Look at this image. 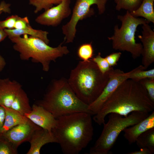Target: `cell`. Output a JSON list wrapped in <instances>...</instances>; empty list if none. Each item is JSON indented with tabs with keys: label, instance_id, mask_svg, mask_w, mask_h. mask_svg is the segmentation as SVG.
Here are the masks:
<instances>
[{
	"label": "cell",
	"instance_id": "obj_2",
	"mask_svg": "<svg viewBox=\"0 0 154 154\" xmlns=\"http://www.w3.org/2000/svg\"><path fill=\"white\" fill-rule=\"evenodd\" d=\"M92 115L85 112L62 116L56 118L52 132L65 154H78L92 139Z\"/></svg>",
	"mask_w": 154,
	"mask_h": 154
},
{
	"label": "cell",
	"instance_id": "obj_28",
	"mask_svg": "<svg viewBox=\"0 0 154 154\" xmlns=\"http://www.w3.org/2000/svg\"><path fill=\"white\" fill-rule=\"evenodd\" d=\"M139 82L146 89L150 99L154 102V79L147 78Z\"/></svg>",
	"mask_w": 154,
	"mask_h": 154
},
{
	"label": "cell",
	"instance_id": "obj_32",
	"mask_svg": "<svg viewBox=\"0 0 154 154\" xmlns=\"http://www.w3.org/2000/svg\"><path fill=\"white\" fill-rule=\"evenodd\" d=\"M10 4L6 3L4 1H1L0 3V15L3 13H10Z\"/></svg>",
	"mask_w": 154,
	"mask_h": 154
},
{
	"label": "cell",
	"instance_id": "obj_29",
	"mask_svg": "<svg viewBox=\"0 0 154 154\" xmlns=\"http://www.w3.org/2000/svg\"><path fill=\"white\" fill-rule=\"evenodd\" d=\"M19 16L12 15L3 21H0V28L3 29H14L15 23Z\"/></svg>",
	"mask_w": 154,
	"mask_h": 154
},
{
	"label": "cell",
	"instance_id": "obj_4",
	"mask_svg": "<svg viewBox=\"0 0 154 154\" xmlns=\"http://www.w3.org/2000/svg\"><path fill=\"white\" fill-rule=\"evenodd\" d=\"M36 104L49 112L56 118L80 112L91 114L89 105L78 97L67 80L64 78L52 80L42 99Z\"/></svg>",
	"mask_w": 154,
	"mask_h": 154
},
{
	"label": "cell",
	"instance_id": "obj_21",
	"mask_svg": "<svg viewBox=\"0 0 154 154\" xmlns=\"http://www.w3.org/2000/svg\"><path fill=\"white\" fill-rule=\"evenodd\" d=\"M135 142L140 148L149 149L152 154L154 153V128L142 133L137 138Z\"/></svg>",
	"mask_w": 154,
	"mask_h": 154
},
{
	"label": "cell",
	"instance_id": "obj_15",
	"mask_svg": "<svg viewBox=\"0 0 154 154\" xmlns=\"http://www.w3.org/2000/svg\"><path fill=\"white\" fill-rule=\"evenodd\" d=\"M30 147L27 154H39L42 147L49 143H57L52 132L41 127L33 133L29 141Z\"/></svg>",
	"mask_w": 154,
	"mask_h": 154
},
{
	"label": "cell",
	"instance_id": "obj_14",
	"mask_svg": "<svg viewBox=\"0 0 154 154\" xmlns=\"http://www.w3.org/2000/svg\"><path fill=\"white\" fill-rule=\"evenodd\" d=\"M22 88L21 85L15 80L9 78L0 79V105L10 108Z\"/></svg>",
	"mask_w": 154,
	"mask_h": 154
},
{
	"label": "cell",
	"instance_id": "obj_19",
	"mask_svg": "<svg viewBox=\"0 0 154 154\" xmlns=\"http://www.w3.org/2000/svg\"><path fill=\"white\" fill-rule=\"evenodd\" d=\"M154 0H142L138 8L130 13L134 17H142L149 23H154Z\"/></svg>",
	"mask_w": 154,
	"mask_h": 154
},
{
	"label": "cell",
	"instance_id": "obj_5",
	"mask_svg": "<svg viewBox=\"0 0 154 154\" xmlns=\"http://www.w3.org/2000/svg\"><path fill=\"white\" fill-rule=\"evenodd\" d=\"M23 35L9 38L13 43L14 49L19 53L21 60L31 59L33 62L41 64L45 72L49 71L52 61H55L58 58L69 52L66 46H62L63 42L53 47L39 38L27 35Z\"/></svg>",
	"mask_w": 154,
	"mask_h": 154
},
{
	"label": "cell",
	"instance_id": "obj_8",
	"mask_svg": "<svg viewBox=\"0 0 154 154\" xmlns=\"http://www.w3.org/2000/svg\"><path fill=\"white\" fill-rule=\"evenodd\" d=\"M108 0H76L74 7L71 18L66 24L63 26L62 30L66 43L73 42L76 31V26L78 21L93 15L92 5L95 4L100 14L104 13Z\"/></svg>",
	"mask_w": 154,
	"mask_h": 154
},
{
	"label": "cell",
	"instance_id": "obj_26",
	"mask_svg": "<svg viewBox=\"0 0 154 154\" xmlns=\"http://www.w3.org/2000/svg\"><path fill=\"white\" fill-rule=\"evenodd\" d=\"M94 50L92 43H85L80 45L77 52L79 58L82 61H88L91 59L93 56Z\"/></svg>",
	"mask_w": 154,
	"mask_h": 154
},
{
	"label": "cell",
	"instance_id": "obj_1",
	"mask_svg": "<svg viewBox=\"0 0 154 154\" xmlns=\"http://www.w3.org/2000/svg\"><path fill=\"white\" fill-rule=\"evenodd\" d=\"M154 102L139 82L129 79L123 82L112 94L93 117L100 125L106 116L115 113L126 117L133 112L149 114L153 111Z\"/></svg>",
	"mask_w": 154,
	"mask_h": 154
},
{
	"label": "cell",
	"instance_id": "obj_27",
	"mask_svg": "<svg viewBox=\"0 0 154 154\" xmlns=\"http://www.w3.org/2000/svg\"><path fill=\"white\" fill-rule=\"evenodd\" d=\"M91 60L96 64L100 71L103 74L109 71L112 68L105 58L101 56L100 52H99L96 57L92 58Z\"/></svg>",
	"mask_w": 154,
	"mask_h": 154
},
{
	"label": "cell",
	"instance_id": "obj_22",
	"mask_svg": "<svg viewBox=\"0 0 154 154\" xmlns=\"http://www.w3.org/2000/svg\"><path fill=\"white\" fill-rule=\"evenodd\" d=\"M143 65H140L134 68V70L129 77L130 79L139 82L147 78L154 79V69L145 70Z\"/></svg>",
	"mask_w": 154,
	"mask_h": 154
},
{
	"label": "cell",
	"instance_id": "obj_11",
	"mask_svg": "<svg viewBox=\"0 0 154 154\" xmlns=\"http://www.w3.org/2000/svg\"><path fill=\"white\" fill-rule=\"evenodd\" d=\"M142 28L138 37L142 43V63L145 70L154 62V31L149 23L142 25Z\"/></svg>",
	"mask_w": 154,
	"mask_h": 154
},
{
	"label": "cell",
	"instance_id": "obj_30",
	"mask_svg": "<svg viewBox=\"0 0 154 154\" xmlns=\"http://www.w3.org/2000/svg\"><path fill=\"white\" fill-rule=\"evenodd\" d=\"M121 53L120 52L113 53L107 56L105 58L111 67L117 65Z\"/></svg>",
	"mask_w": 154,
	"mask_h": 154
},
{
	"label": "cell",
	"instance_id": "obj_16",
	"mask_svg": "<svg viewBox=\"0 0 154 154\" xmlns=\"http://www.w3.org/2000/svg\"><path fill=\"white\" fill-rule=\"evenodd\" d=\"M154 128V112L153 111L146 118L123 131L124 137L129 144L135 143L138 136L142 133Z\"/></svg>",
	"mask_w": 154,
	"mask_h": 154
},
{
	"label": "cell",
	"instance_id": "obj_17",
	"mask_svg": "<svg viewBox=\"0 0 154 154\" xmlns=\"http://www.w3.org/2000/svg\"><path fill=\"white\" fill-rule=\"evenodd\" d=\"M3 106L5 110V118L2 133H3L12 127L25 123L29 119L17 111L10 108Z\"/></svg>",
	"mask_w": 154,
	"mask_h": 154
},
{
	"label": "cell",
	"instance_id": "obj_24",
	"mask_svg": "<svg viewBox=\"0 0 154 154\" xmlns=\"http://www.w3.org/2000/svg\"><path fill=\"white\" fill-rule=\"evenodd\" d=\"M62 0H29L30 5L35 8L34 13H37L44 9L45 11L57 5L62 1Z\"/></svg>",
	"mask_w": 154,
	"mask_h": 154
},
{
	"label": "cell",
	"instance_id": "obj_13",
	"mask_svg": "<svg viewBox=\"0 0 154 154\" xmlns=\"http://www.w3.org/2000/svg\"><path fill=\"white\" fill-rule=\"evenodd\" d=\"M24 116L37 125L50 132L56 124V119L53 116L36 104L33 105L31 112Z\"/></svg>",
	"mask_w": 154,
	"mask_h": 154
},
{
	"label": "cell",
	"instance_id": "obj_34",
	"mask_svg": "<svg viewBox=\"0 0 154 154\" xmlns=\"http://www.w3.org/2000/svg\"><path fill=\"white\" fill-rule=\"evenodd\" d=\"M127 154H152L151 151L147 148H140V150L138 151L130 152L127 153Z\"/></svg>",
	"mask_w": 154,
	"mask_h": 154
},
{
	"label": "cell",
	"instance_id": "obj_23",
	"mask_svg": "<svg viewBox=\"0 0 154 154\" xmlns=\"http://www.w3.org/2000/svg\"><path fill=\"white\" fill-rule=\"evenodd\" d=\"M116 9L118 11L124 9L131 12L136 9L141 5L142 0H114Z\"/></svg>",
	"mask_w": 154,
	"mask_h": 154
},
{
	"label": "cell",
	"instance_id": "obj_25",
	"mask_svg": "<svg viewBox=\"0 0 154 154\" xmlns=\"http://www.w3.org/2000/svg\"><path fill=\"white\" fill-rule=\"evenodd\" d=\"M17 149L3 133H0V154H17Z\"/></svg>",
	"mask_w": 154,
	"mask_h": 154
},
{
	"label": "cell",
	"instance_id": "obj_3",
	"mask_svg": "<svg viewBox=\"0 0 154 154\" xmlns=\"http://www.w3.org/2000/svg\"><path fill=\"white\" fill-rule=\"evenodd\" d=\"M110 70L103 74L91 59L80 61L71 71L68 82L78 97L89 105L102 92L109 80Z\"/></svg>",
	"mask_w": 154,
	"mask_h": 154
},
{
	"label": "cell",
	"instance_id": "obj_35",
	"mask_svg": "<svg viewBox=\"0 0 154 154\" xmlns=\"http://www.w3.org/2000/svg\"><path fill=\"white\" fill-rule=\"evenodd\" d=\"M6 64L4 58L0 55V72L3 70L6 66Z\"/></svg>",
	"mask_w": 154,
	"mask_h": 154
},
{
	"label": "cell",
	"instance_id": "obj_6",
	"mask_svg": "<svg viewBox=\"0 0 154 154\" xmlns=\"http://www.w3.org/2000/svg\"><path fill=\"white\" fill-rule=\"evenodd\" d=\"M109 114L108 121L103 124L102 133L90 148V154H108L122 131L143 120L149 115L145 112L137 111L124 117L115 113Z\"/></svg>",
	"mask_w": 154,
	"mask_h": 154
},
{
	"label": "cell",
	"instance_id": "obj_7",
	"mask_svg": "<svg viewBox=\"0 0 154 154\" xmlns=\"http://www.w3.org/2000/svg\"><path fill=\"white\" fill-rule=\"evenodd\" d=\"M117 18L121 25L119 28L117 25L115 26L113 35L108 38L112 41L114 49L128 52L133 59H136L141 56L142 50V44L136 42L135 40L137 27L149 23L143 18L133 16L128 11L123 15H118Z\"/></svg>",
	"mask_w": 154,
	"mask_h": 154
},
{
	"label": "cell",
	"instance_id": "obj_9",
	"mask_svg": "<svg viewBox=\"0 0 154 154\" xmlns=\"http://www.w3.org/2000/svg\"><path fill=\"white\" fill-rule=\"evenodd\" d=\"M134 69L127 72L112 67L110 72L109 80L102 92L98 97L89 105L88 109L92 115L98 113L102 106L117 88L124 81L129 79Z\"/></svg>",
	"mask_w": 154,
	"mask_h": 154
},
{
	"label": "cell",
	"instance_id": "obj_10",
	"mask_svg": "<svg viewBox=\"0 0 154 154\" xmlns=\"http://www.w3.org/2000/svg\"><path fill=\"white\" fill-rule=\"evenodd\" d=\"M70 3V0H62L59 4L45 11L37 16L35 21L42 25L57 26L71 14Z\"/></svg>",
	"mask_w": 154,
	"mask_h": 154
},
{
	"label": "cell",
	"instance_id": "obj_36",
	"mask_svg": "<svg viewBox=\"0 0 154 154\" xmlns=\"http://www.w3.org/2000/svg\"><path fill=\"white\" fill-rule=\"evenodd\" d=\"M7 36L4 29L0 28V42L3 40Z\"/></svg>",
	"mask_w": 154,
	"mask_h": 154
},
{
	"label": "cell",
	"instance_id": "obj_31",
	"mask_svg": "<svg viewBox=\"0 0 154 154\" xmlns=\"http://www.w3.org/2000/svg\"><path fill=\"white\" fill-rule=\"evenodd\" d=\"M30 25L27 17H21L19 16L15 23L14 29H24Z\"/></svg>",
	"mask_w": 154,
	"mask_h": 154
},
{
	"label": "cell",
	"instance_id": "obj_12",
	"mask_svg": "<svg viewBox=\"0 0 154 154\" xmlns=\"http://www.w3.org/2000/svg\"><path fill=\"white\" fill-rule=\"evenodd\" d=\"M40 127L29 119L26 122L15 126L3 133L18 148L23 143L29 142L34 131Z\"/></svg>",
	"mask_w": 154,
	"mask_h": 154
},
{
	"label": "cell",
	"instance_id": "obj_18",
	"mask_svg": "<svg viewBox=\"0 0 154 154\" xmlns=\"http://www.w3.org/2000/svg\"><path fill=\"white\" fill-rule=\"evenodd\" d=\"M9 38L21 36L24 35L39 38L48 44L49 40L48 38V33L46 31L37 30L33 29L30 25L23 29H4Z\"/></svg>",
	"mask_w": 154,
	"mask_h": 154
},
{
	"label": "cell",
	"instance_id": "obj_20",
	"mask_svg": "<svg viewBox=\"0 0 154 154\" xmlns=\"http://www.w3.org/2000/svg\"><path fill=\"white\" fill-rule=\"evenodd\" d=\"M29 103L26 93L22 88L17 95L10 108L24 116L32 110Z\"/></svg>",
	"mask_w": 154,
	"mask_h": 154
},
{
	"label": "cell",
	"instance_id": "obj_33",
	"mask_svg": "<svg viewBox=\"0 0 154 154\" xmlns=\"http://www.w3.org/2000/svg\"><path fill=\"white\" fill-rule=\"evenodd\" d=\"M5 110L4 107L0 105V133H1L5 118Z\"/></svg>",
	"mask_w": 154,
	"mask_h": 154
}]
</instances>
